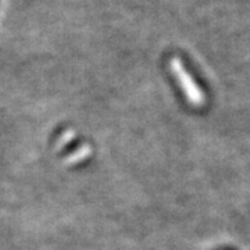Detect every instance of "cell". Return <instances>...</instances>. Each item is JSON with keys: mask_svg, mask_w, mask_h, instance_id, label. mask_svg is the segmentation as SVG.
Returning a JSON list of instances; mask_svg holds the SVG:
<instances>
[{"mask_svg": "<svg viewBox=\"0 0 250 250\" xmlns=\"http://www.w3.org/2000/svg\"><path fill=\"white\" fill-rule=\"evenodd\" d=\"M171 67L175 72L177 78H178L179 83L182 86V89L187 95L188 100L192 103V104H196L200 106L205 103V96H203V92L200 90V88L196 85V82L192 80V77L189 75V72L185 68V65L182 64V62L179 59H172L171 60Z\"/></svg>", "mask_w": 250, "mask_h": 250, "instance_id": "cell-1", "label": "cell"}]
</instances>
